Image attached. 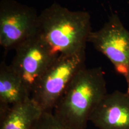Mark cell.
Here are the masks:
<instances>
[{
  "instance_id": "1",
  "label": "cell",
  "mask_w": 129,
  "mask_h": 129,
  "mask_svg": "<svg viewBox=\"0 0 129 129\" xmlns=\"http://www.w3.org/2000/svg\"><path fill=\"white\" fill-rule=\"evenodd\" d=\"M107 94L102 68L85 67L73 78L53 112L70 129H86L93 112Z\"/></svg>"
},
{
  "instance_id": "2",
  "label": "cell",
  "mask_w": 129,
  "mask_h": 129,
  "mask_svg": "<svg viewBox=\"0 0 129 129\" xmlns=\"http://www.w3.org/2000/svg\"><path fill=\"white\" fill-rule=\"evenodd\" d=\"M92 32L91 17L84 11H71L54 3L39 14L38 34L58 55L85 49Z\"/></svg>"
},
{
  "instance_id": "3",
  "label": "cell",
  "mask_w": 129,
  "mask_h": 129,
  "mask_svg": "<svg viewBox=\"0 0 129 129\" xmlns=\"http://www.w3.org/2000/svg\"><path fill=\"white\" fill-rule=\"evenodd\" d=\"M85 49L72 54H60L48 68L30 96L42 111L53 112L73 78L85 67Z\"/></svg>"
},
{
  "instance_id": "4",
  "label": "cell",
  "mask_w": 129,
  "mask_h": 129,
  "mask_svg": "<svg viewBox=\"0 0 129 129\" xmlns=\"http://www.w3.org/2000/svg\"><path fill=\"white\" fill-rule=\"evenodd\" d=\"M15 55L10 64L23 81L30 96L40 78L58 57L37 33L15 50Z\"/></svg>"
},
{
  "instance_id": "5",
  "label": "cell",
  "mask_w": 129,
  "mask_h": 129,
  "mask_svg": "<svg viewBox=\"0 0 129 129\" xmlns=\"http://www.w3.org/2000/svg\"><path fill=\"white\" fill-rule=\"evenodd\" d=\"M38 17L34 8L14 0H1L0 45L6 52L38 33Z\"/></svg>"
},
{
  "instance_id": "6",
  "label": "cell",
  "mask_w": 129,
  "mask_h": 129,
  "mask_svg": "<svg viewBox=\"0 0 129 129\" xmlns=\"http://www.w3.org/2000/svg\"><path fill=\"white\" fill-rule=\"evenodd\" d=\"M88 42L111 61L117 74L124 77L129 94V31L117 14H111L99 30L91 32Z\"/></svg>"
},
{
  "instance_id": "7",
  "label": "cell",
  "mask_w": 129,
  "mask_h": 129,
  "mask_svg": "<svg viewBox=\"0 0 129 129\" xmlns=\"http://www.w3.org/2000/svg\"><path fill=\"white\" fill-rule=\"evenodd\" d=\"M99 129H129V94L118 90L108 93L90 117Z\"/></svg>"
},
{
  "instance_id": "8",
  "label": "cell",
  "mask_w": 129,
  "mask_h": 129,
  "mask_svg": "<svg viewBox=\"0 0 129 129\" xmlns=\"http://www.w3.org/2000/svg\"><path fill=\"white\" fill-rule=\"evenodd\" d=\"M43 111L31 98L0 109V129H34Z\"/></svg>"
},
{
  "instance_id": "9",
  "label": "cell",
  "mask_w": 129,
  "mask_h": 129,
  "mask_svg": "<svg viewBox=\"0 0 129 129\" xmlns=\"http://www.w3.org/2000/svg\"><path fill=\"white\" fill-rule=\"evenodd\" d=\"M31 98L18 75L4 60L0 64V109L23 102Z\"/></svg>"
},
{
  "instance_id": "10",
  "label": "cell",
  "mask_w": 129,
  "mask_h": 129,
  "mask_svg": "<svg viewBox=\"0 0 129 129\" xmlns=\"http://www.w3.org/2000/svg\"><path fill=\"white\" fill-rule=\"evenodd\" d=\"M34 129H70L61 122L53 112L43 111Z\"/></svg>"
}]
</instances>
